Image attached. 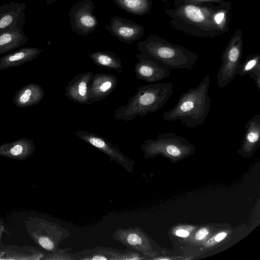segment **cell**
Segmentation results:
<instances>
[{"label": "cell", "mask_w": 260, "mask_h": 260, "mask_svg": "<svg viewBox=\"0 0 260 260\" xmlns=\"http://www.w3.org/2000/svg\"><path fill=\"white\" fill-rule=\"evenodd\" d=\"M118 82L117 77L112 74H93L89 85V101L92 104L106 98L116 89Z\"/></svg>", "instance_id": "obj_13"}, {"label": "cell", "mask_w": 260, "mask_h": 260, "mask_svg": "<svg viewBox=\"0 0 260 260\" xmlns=\"http://www.w3.org/2000/svg\"><path fill=\"white\" fill-rule=\"evenodd\" d=\"M226 234L224 232H221L217 234L215 237H214V240L216 242H219L224 239V238L226 237Z\"/></svg>", "instance_id": "obj_31"}, {"label": "cell", "mask_w": 260, "mask_h": 260, "mask_svg": "<svg viewBox=\"0 0 260 260\" xmlns=\"http://www.w3.org/2000/svg\"><path fill=\"white\" fill-rule=\"evenodd\" d=\"M31 94L32 91L31 90L27 89L24 90L19 97V103L21 104H26L28 103L30 100Z\"/></svg>", "instance_id": "obj_27"}, {"label": "cell", "mask_w": 260, "mask_h": 260, "mask_svg": "<svg viewBox=\"0 0 260 260\" xmlns=\"http://www.w3.org/2000/svg\"><path fill=\"white\" fill-rule=\"evenodd\" d=\"M215 10L197 4H186L174 11L175 16L183 23L206 32H220L214 26L212 15Z\"/></svg>", "instance_id": "obj_7"}, {"label": "cell", "mask_w": 260, "mask_h": 260, "mask_svg": "<svg viewBox=\"0 0 260 260\" xmlns=\"http://www.w3.org/2000/svg\"><path fill=\"white\" fill-rule=\"evenodd\" d=\"M45 254L40 249L30 246L0 243V259L40 260Z\"/></svg>", "instance_id": "obj_16"}, {"label": "cell", "mask_w": 260, "mask_h": 260, "mask_svg": "<svg viewBox=\"0 0 260 260\" xmlns=\"http://www.w3.org/2000/svg\"><path fill=\"white\" fill-rule=\"evenodd\" d=\"M228 11L225 9L215 10L212 15V21L216 29L220 32L227 29Z\"/></svg>", "instance_id": "obj_26"}, {"label": "cell", "mask_w": 260, "mask_h": 260, "mask_svg": "<svg viewBox=\"0 0 260 260\" xmlns=\"http://www.w3.org/2000/svg\"><path fill=\"white\" fill-rule=\"evenodd\" d=\"M93 76L92 72H87L75 76L65 88L64 95L68 100L81 104H92L88 99L89 85Z\"/></svg>", "instance_id": "obj_14"}, {"label": "cell", "mask_w": 260, "mask_h": 260, "mask_svg": "<svg viewBox=\"0 0 260 260\" xmlns=\"http://www.w3.org/2000/svg\"><path fill=\"white\" fill-rule=\"evenodd\" d=\"M242 149L249 152L256 147L260 139V114H257L249 119L245 124Z\"/></svg>", "instance_id": "obj_18"}, {"label": "cell", "mask_w": 260, "mask_h": 260, "mask_svg": "<svg viewBox=\"0 0 260 260\" xmlns=\"http://www.w3.org/2000/svg\"><path fill=\"white\" fill-rule=\"evenodd\" d=\"M138 51L154 58L170 69H185L191 70L198 58V54L179 45L172 44L155 35L137 44Z\"/></svg>", "instance_id": "obj_3"}, {"label": "cell", "mask_w": 260, "mask_h": 260, "mask_svg": "<svg viewBox=\"0 0 260 260\" xmlns=\"http://www.w3.org/2000/svg\"><path fill=\"white\" fill-rule=\"evenodd\" d=\"M75 135L107 155L111 161H116L128 172L133 173L135 161L128 157L106 139L84 130H78Z\"/></svg>", "instance_id": "obj_9"}, {"label": "cell", "mask_w": 260, "mask_h": 260, "mask_svg": "<svg viewBox=\"0 0 260 260\" xmlns=\"http://www.w3.org/2000/svg\"><path fill=\"white\" fill-rule=\"evenodd\" d=\"M191 147L187 140L173 132L160 133L156 139L146 140L141 145L145 157L162 151L171 156L178 157L182 151L188 150Z\"/></svg>", "instance_id": "obj_6"}, {"label": "cell", "mask_w": 260, "mask_h": 260, "mask_svg": "<svg viewBox=\"0 0 260 260\" xmlns=\"http://www.w3.org/2000/svg\"><path fill=\"white\" fill-rule=\"evenodd\" d=\"M187 4H198L201 3L211 2L218 3L222 5L228 6V4L223 0H185Z\"/></svg>", "instance_id": "obj_28"}, {"label": "cell", "mask_w": 260, "mask_h": 260, "mask_svg": "<svg viewBox=\"0 0 260 260\" xmlns=\"http://www.w3.org/2000/svg\"><path fill=\"white\" fill-rule=\"evenodd\" d=\"M24 222L32 240L49 252L56 251L60 243L71 235L59 224L37 216H29Z\"/></svg>", "instance_id": "obj_4"}, {"label": "cell", "mask_w": 260, "mask_h": 260, "mask_svg": "<svg viewBox=\"0 0 260 260\" xmlns=\"http://www.w3.org/2000/svg\"><path fill=\"white\" fill-rule=\"evenodd\" d=\"M72 247L60 248L53 252L46 254L42 260H79V251L70 252Z\"/></svg>", "instance_id": "obj_25"}, {"label": "cell", "mask_w": 260, "mask_h": 260, "mask_svg": "<svg viewBox=\"0 0 260 260\" xmlns=\"http://www.w3.org/2000/svg\"><path fill=\"white\" fill-rule=\"evenodd\" d=\"M173 93L172 83H150L138 88L124 105L114 111V118L128 121L161 109Z\"/></svg>", "instance_id": "obj_2"}, {"label": "cell", "mask_w": 260, "mask_h": 260, "mask_svg": "<svg viewBox=\"0 0 260 260\" xmlns=\"http://www.w3.org/2000/svg\"><path fill=\"white\" fill-rule=\"evenodd\" d=\"M209 232L206 228H203L200 230L196 235V238L197 240H201L204 238L208 234Z\"/></svg>", "instance_id": "obj_29"}, {"label": "cell", "mask_w": 260, "mask_h": 260, "mask_svg": "<svg viewBox=\"0 0 260 260\" xmlns=\"http://www.w3.org/2000/svg\"><path fill=\"white\" fill-rule=\"evenodd\" d=\"M94 8L91 0H82L73 5L68 15L71 28L75 33L86 37L95 30L99 21L92 14Z\"/></svg>", "instance_id": "obj_8"}, {"label": "cell", "mask_w": 260, "mask_h": 260, "mask_svg": "<svg viewBox=\"0 0 260 260\" xmlns=\"http://www.w3.org/2000/svg\"><path fill=\"white\" fill-rule=\"evenodd\" d=\"M243 38L241 30L238 29L230 39L221 55V64L218 70L217 84L225 87L238 75L243 52Z\"/></svg>", "instance_id": "obj_5"}, {"label": "cell", "mask_w": 260, "mask_h": 260, "mask_svg": "<svg viewBox=\"0 0 260 260\" xmlns=\"http://www.w3.org/2000/svg\"><path fill=\"white\" fill-rule=\"evenodd\" d=\"M210 82L209 76L206 75L197 87L183 93L173 108L163 113V119L169 121L179 120L189 128L203 124L211 106L209 96Z\"/></svg>", "instance_id": "obj_1"}, {"label": "cell", "mask_w": 260, "mask_h": 260, "mask_svg": "<svg viewBox=\"0 0 260 260\" xmlns=\"http://www.w3.org/2000/svg\"><path fill=\"white\" fill-rule=\"evenodd\" d=\"M189 234V232L184 230H179L176 232V235L181 237H187Z\"/></svg>", "instance_id": "obj_30"}, {"label": "cell", "mask_w": 260, "mask_h": 260, "mask_svg": "<svg viewBox=\"0 0 260 260\" xmlns=\"http://www.w3.org/2000/svg\"><path fill=\"white\" fill-rule=\"evenodd\" d=\"M120 9L133 15L142 16L149 12L151 0H113Z\"/></svg>", "instance_id": "obj_23"}, {"label": "cell", "mask_w": 260, "mask_h": 260, "mask_svg": "<svg viewBox=\"0 0 260 260\" xmlns=\"http://www.w3.org/2000/svg\"><path fill=\"white\" fill-rule=\"evenodd\" d=\"M112 237L128 249L138 252H147V239L141 229L137 226L119 228L114 232Z\"/></svg>", "instance_id": "obj_15"}, {"label": "cell", "mask_w": 260, "mask_h": 260, "mask_svg": "<svg viewBox=\"0 0 260 260\" xmlns=\"http://www.w3.org/2000/svg\"><path fill=\"white\" fill-rule=\"evenodd\" d=\"M4 226V225H3V222L0 221V229H1L2 228H3Z\"/></svg>", "instance_id": "obj_33"}, {"label": "cell", "mask_w": 260, "mask_h": 260, "mask_svg": "<svg viewBox=\"0 0 260 260\" xmlns=\"http://www.w3.org/2000/svg\"><path fill=\"white\" fill-rule=\"evenodd\" d=\"M41 51V49L37 48H24L5 56L3 60L9 64L20 63L37 57Z\"/></svg>", "instance_id": "obj_24"}, {"label": "cell", "mask_w": 260, "mask_h": 260, "mask_svg": "<svg viewBox=\"0 0 260 260\" xmlns=\"http://www.w3.org/2000/svg\"><path fill=\"white\" fill-rule=\"evenodd\" d=\"M90 59L100 67L121 73L122 65L121 59L113 52L97 51L88 54Z\"/></svg>", "instance_id": "obj_19"}, {"label": "cell", "mask_w": 260, "mask_h": 260, "mask_svg": "<svg viewBox=\"0 0 260 260\" xmlns=\"http://www.w3.org/2000/svg\"><path fill=\"white\" fill-rule=\"evenodd\" d=\"M164 2H165L166 0H162Z\"/></svg>", "instance_id": "obj_34"}, {"label": "cell", "mask_w": 260, "mask_h": 260, "mask_svg": "<svg viewBox=\"0 0 260 260\" xmlns=\"http://www.w3.org/2000/svg\"><path fill=\"white\" fill-rule=\"evenodd\" d=\"M56 1V0H46V4L47 5H50Z\"/></svg>", "instance_id": "obj_32"}, {"label": "cell", "mask_w": 260, "mask_h": 260, "mask_svg": "<svg viewBox=\"0 0 260 260\" xmlns=\"http://www.w3.org/2000/svg\"><path fill=\"white\" fill-rule=\"evenodd\" d=\"M105 29L120 41L131 44L139 40L144 34L142 25L119 16H114Z\"/></svg>", "instance_id": "obj_11"}, {"label": "cell", "mask_w": 260, "mask_h": 260, "mask_svg": "<svg viewBox=\"0 0 260 260\" xmlns=\"http://www.w3.org/2000/svg\"><path fill=\"white\" fill-rule=\"evenodd\" d=\"M246 74L253 79L257 89L260 91V54H249L241 63L238 75L242 76Z\"/></svg>", "instance_id": "obj_22"}, {"label": "cell", "mask_w": 260, "mask_h": 260, "mask_svg": "<svg viewBox=\"0 0 260 260\" xmlns=\"http://www.w3.org/2000/svg\"><path fill=\"white\" fill-rule=\"evenodd\" d=\"M34 149V147L29 143L19 142L0 146V156L23 160L32 155Z\"/></svg>", "instance_id": "obj_20"}, {"label": "cell", "mask_w": 260, "mask_h": 260, "mask_svg": "<svg viewBox=\"0 0 260 260\" xmlns=\"http://www.w3.org/2000/svg\"><path fill=\"white\" fill-rule=\"evenodd\" d=\"M26 5L11 2L0 6V34L14 29L23 28L25 21Z\"/></svg>", "instance_id": "obj_12"}, {"label": "cell", "mask_w": 260, "mask_h": 260, "mask_svg": "<svg viewBox=\"0 0 260 260\" xmlns=\"http://www.w3.org/2000/svg\"><path fill=\"white\" fill-rule=\"evenodd\" d=\"M136 56L138 59L134 68L137 79L153 83L170 75V69L157 60L141 53Z\"/></svg>", "instance_id": "obj_10"}, {"label": "cell", "mask_w": 260, "mask_h": 260, "mask_svg": "<svg viewBox=\"0 0 260 260\" xmlns=\"http://www.w3.org/2000/svg\"><path fill=\"white\" fill-rule=\"evenodd\" d=\"M28 41L23 28L14 29L0 34V53L6 52L24 44Z\"/></svg>", "instance_id": "obj_21"}, {"label": "cell", "mask_w": 260, "mask_h": 260, "mask_svg": "<svg viewBox=\"0 0 260 260\" xmlns=\"http://www.w3.org/2000/svg\"><path fill=\"white\" fill-rule=\"evenodd\" d=\"M127 249L97 246L79 251V260H126Z\"/></svg>", "instance_id": "obj_17"}]
</instances>
